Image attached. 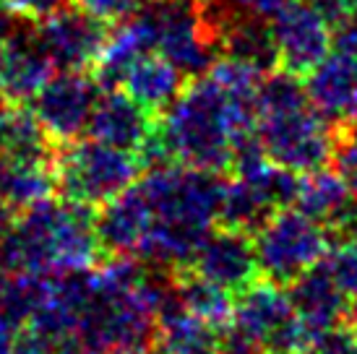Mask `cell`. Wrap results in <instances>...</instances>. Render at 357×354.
I'll return each mask as SVG.
<instances>
[{"label": "cell", "mask_w": 357, "mask_h": 354, "mask_svg": "<svg viewBox=\"0 0 357 354\" xmlns=\"http://www.w3.org/2000/svg\"><path fill=\"white\" fill-rule=\"evenodd\" d=\"M58 190L52 159L0 157V201L10 211H26Z\"/></svg>", "instance_id": "44dd1931"}, {"label": "cell", "mask_w": 357, "mask_h": 354, "mask_svg": "<svg viewBox=\"0 0 357 354\" xmlns=\"http://www.w3.org/2000/svg\"><path fill=\"white\" fill-rule=\"evenodd\" d=\"M339 229H344V235H347L349 243H357V203H352L349 214L344 217V222L339 224Z\"/></svg>", "instance_id": "d590c367"}, {"label": "cell", "mask_w": 357, "mask_h": 354, "mask_svg": "<svg viewBox=\"0 0 357 354\" xmlns=\"http://www.w3.org/2000/svg\"><path fill=\"white\" fill-rule=\"evenodd\" d=\"M55 339L45 336L42 331L26 325V331H21L19 336H13V349L10 354H52Z\"/></svg>", "instance_id": "4dcf8cb0"}, {"label": "cell", "mask_w": 357, "mask_h": 354, "mask_svg": "<svg viewBox=\"0 0 357 354\" xmlns=\"http://www.w3.org/2000/svg\"><path fill=\"white\" fill-rule=\"evenodd\" d=\"M185 84H188V79L162 52L151 49V52H144L141 58H136L120 88L128 91L139 105L151 109L159 118L178 99Z\"/></svg>", "instance_id": "ffe728a7"}, {"label": "cell", "mask_w": 357, "mask_h": 354, "mask_svg": "<svg viewBox=\"0 0 357 354\" xmlns=\"http://www.w3.org/2000/svg\"><path fill=\"white\" fill-rule=\"evenodd\" d=\"M91 206L76 201H42L0 237V271L8 274H66L86 271L102 250Z\"/></svg>", "instance_id": "3957f363"}, {"label": "cell", "mask_w": 357, "mask_h": 354, "mask_svg": "<svg viewBox=\"0 0 357 354\" xmlns=\"http://www.w3.org/2000/svg\"><path fill=\"white\" fill-rule=\"evenodd\" d=\"M157 354H219V334L180 302L178 286L157 313Z\"/></svg>", "instance_id": "d6986e66"}, {"label": "cell", "mask_w": 357, "mask_h": 354, "mask_svg": "<svg viewBox=\"0 0 357 354\" xmlns=\"http://www.w3.org/2000/svg\"><path fill=\"white\" fill-rule=\"evenodd\" d=\"M279 68L305 79L331 52V26L310 0H292L271 19Z\"/></svg>", "instance_id": "30bf717a"}, {"label": "cell", "mask_w": 357, "mask_h": 354, "mask_svg": "<svg viewBox=\"0 0 357 354\" xmlns=\"http://www.w3.org/2000/svg\"><path fill=\"white\" fill-rule=\"evenodd\" d=\"M66 3L68 0H8V6H13L21 16H26L31 21H40L45 16H50L58 8H63Z\"/></svg>", "instance_id": "836d02e7"}, {"label": "cell", "mask_w": 357, "mask_h": 354, "mask_svg": "<svg viewBox=\"0 0 357 354\" xmlns=\"http://www.w3.org/2000/svg\"><path fill=\"white\" fill-rule=\"evenodd\" d=\"M144 13L154 29L157 52L185 79L206 76L219 60V37L201 0H146Z\"/></svg>", "instance_id": "5b68a950"}, {"label": "cell", "mask_w": 357, "mask_h": 354, "mask_svg": "<svg viewBox=\"0 0 357 354\" xmlns=\"http://www.w3.org/2000/svg\"><path fill=\"white\" fill-rule=\"evenodd\" d=\"M55 66L37 42V21H31L13 42L0 49V99L31 102L52 79Z\"/></svg>", "instance_id": "5bb4252c"}, {"label": "cell", "mask_w": 357, "mask_h": 354, "mask_svg": "<svg viewBox=\"0 0 357 354\" xmlns=\"http://www.w3.org/2000/svg\"><path fill=\"white\" fill-rule=\"evenodd\" d=\"M253 247L258 271L277 284H289L328 256L331 237L326 224L287 206L279 208L253 235Z\"/></svg>", "instance_id": "52a82bcc"}, {"label": "cell", "mask_w": 357, "mask_h": 354, "mask_svg": "<svg viewBox=\"0 0 357 354\" xmlns=\"http://www.w3.org/2000/svg\"><path fill=\"white\" fill-rule=\"evenodd\" d=\"M151 222L154 214L149 201L133 183L118 198L100 206V214L94 217V229L102 250H107L109 256H136L139 245L151 229Z\"/></svg>", "instance_id": "9a60e30c"}, {"label": "cell", "mask_w": 357, "mask_h": 354, "mask_svg": "<svg viewBox=\"0 0 357 354\" xmlns=\"http://www.w3.org/2000/svg\"><path fill=\"white\" fill-rule=\"evenodd\" d=\"M287 295L298 318L316 334L347 321V292L342 289L337 276L331 274L326 261L292 279Z\"/></svg>", "instance_id": "e0dca14e"}, {"label": "cell", "mask_w": 357, "mask_h": 354, "mask_svg": "<svg viewBox=\"0 0 357 354\" xmlns=\"http://www.w3.org/2000/svg\"><path fill=\"white\" fill-rule=\"evenodd\" d=\"M175 276V286H178L180 302L188 307L193 315H199L201 321L214 325L217 331H225L232 321V310H235V300L232 292L222 289V286L211 284L199 274H193L190 268H180L172 271Z\"/></svg>", "instance_id": "d4e9b609"}, {"label": "cell", "mask_w": 357, "mask_h": 354, "mask_svg": "<svg viewBox=\"0 0 357 354\" xmlns=\"http://www.w3.org/2000/svg\"><path fill=\"white\" fill-rule=\"evenodd\" d=\"M326 266L331 268V274L337 276V282L347 295H357V243H344V245L328 250V256L324 258Z\"/></svg>", "instance_id": "83f0119b"}, {"label": "cell", "mask_w": 357, "mask_h": 354, "mask_svg": "<svg viewBox=\"0 0 357 354\" xmlns=\"http://www.w3.org/2000/svg\"><path fill=\"white\" fill-rule=\"evenodd\" d=\"M347 323L352 325L357 331V295H355V300L349 302V310H347Z\"/></svg>", "instance_id": "f35d334b"}, {"label": "cell", "mask_w": 357, "mask_h": 354, "mask_svg": "<svg viewBox=\"0 0 357 354\" xmlns=\"http://www.w3.org/2000/svg\"><path fill=\"white\" fill-rule=\"evenodd\" d=\"M305 91L310 105L324 118L347 128L357 123V55L331 49L326 58L305 76Z\"/></svg>", "instance_id": "7c38bea8"}, {"label": "cell", "mask_w": 357, "mask_h": 354, "mask_svg": "<svg viewBox=\"0 0 357 354\" xmlns=\"http://www.w3.org/2000/svg\"><path fill=\"white\" fill-rule=\"evenodd\" d=\"M73 3H79L81 8L94 13L97 19L107 21V24H118V21L133 16L146 0H73Z\"/></svg>", "instance_id": "f546056e"}, {"label": "cell", "mask_w": 357, "mask_h": 354, "mask_svg": "<svg viewBox=\"0 0 357 354\" xmlns=\"http://www.w3.org/2000/svg\"><path fill=\"white\" fill-rule=\"evenodd\" d=\"M52 354H89V352H86V346L81 344L79 336L70 334V336H63V339H55Z\"/></svg>", "instance_id": "e575fe53"}, {"label": "cell", "mask_w": 357, "mask_h": 354, "mask_svg": "<svg viewBox=\"0 0 357 354\" xmlns=\"http://www.w3.org/2000/svg\"><path fill=\"white\" fill-rule=\"evenodd\" d=\"M109 24L68 0L37 21V42L58 70H91L107 45Z\"/></svg>", "instance_id": "ba28073f"}, {"label": "cell", "mask_w": 357, "mask_h": 354, "mask_svg": "<svg viewBox=\"0 0 357 354\" xmlns=\"http://www.w3.org/2000/svg\"><path fill=\"white\" fill-rule=\"evenodd\" d=\"M109 354H149L146 349H139V352H109Z\"/></svg>", "instance_id": "ab89813d"}, {"label": "cell", "mask_w": 357, "mask_h": 354, "mask_svg": "<svg viewBox=\"0 0 357 354\" xmlns=\"http://www.w3.org/2000/svg\"><path fill=\"white\" fill-rule=\"evenodd\" d=\"M102 88L91 70H60L31 99L34 112L55 144H68L81 138L89 128L91 112Z\"/></svg>", "instance_id": "9c48e42d"}, {"label": "cell", "mask_w": 357, "mask_h": 354, "mask_svg": "<svg viewBox=\"0 0 357 354\" xmlns=\"http://www.w3.org/2000/svg\"><path fill=\"white\" fill-rule=\"evenodd\" d=\"M58 144L26 102L0 99V157L52 159Z\"/></svg>", "instance_id": "7402d4cb"}, {"label": "cell", "mask_w": 357, "mask_h": 354, "mask_svg": "<svg viewBox=\"0 0 357 354\" xmlns=\"http://www.w3.org/2000/svg\"><path fill=\"white\" fill-rule=\"evenodd\" d=\"M13 214H16V211H10V208L0 201V237L6 235V232L10 229V224L16 222V217H13Z\"/></svg>", "instance_id": "8d00e7d4"}, {"label": "cell", "mask_w": 357, "mask_h": 354, "mask_svg": "<svg viewBox=\"0 0 357 354\" xmlns=\"http://www.w3.org/2000/svg\"><path fill=\"white\" fill-rule=\"evenodd\" d=\"M310 354H357V331L349 323L331 325L316 334Z\"/></svg>", "instance_id": "f1b7e54d"}, {"label": "cell", "mask_w": 357, "mask_h": 354, "mask_svg": "<svg viewBox=\"0 0 357 354\" xmlns=\"http://www.w3.org/2000/svg\"><path fill=\"white\" fill-rule=\"evenodd\" d=\"M29 24H31V19L21 16L13 6H8V0H0V49L6 47L8 42L16 40Z\"/></svg>", "instance_id": "1f68e13d"}, {"label": "cell", "mask_w": 357, "mask_h": 354, "mask_svg": "<svg viewBox=\"0 0 357 354\" xmlns=\"http://www.w3.org/2000/svg\"><path fill=\"white\" fill-rule=\"evenodd\" d=\"M337 133V125H331L310 102L258 115L256 125V136L266 157L298 175L331 164Z\"/></svg>", "instance_id": "8992f818"}, {"label": "cell", "mask_w": 357, "mask_h": 354, "mask_svg": "<svg viewBox=\"0 0 357 354\" xmlns=\"http://www.w3.org/2000/svg\"><path fill=\"white\" fill-rule=\"evenodd\" d=\"M334 169H337L342 180L347 183L352 196L357 198V123L339 128L337 133V148H334Z\"/></svg>", "instance_id": "4316f807"}, {"label": "cell", "mask_w": 357, "mask_h": 354, "mask_svg": "<svg viewBox=\"0 0 357 354\" xmlns=\"http://www.w3.org/2000/svg\"><path fill=\"white\" fill-rule=\"evenodd\" d=\"M238 295L240 297L235 300L229 328H235L238 334H243L264 352L271 336L287 321L295 318V307L289 302V295L271 279L253 282Z\"/></svg>", "instance_id": "2e32d148"}, {"label": "cell", "mask_w": 357, "mask_h": 354, "mask_svg": "<svg viewBox=\"0 0 357 354\" xmlns=\"http://www.w3.org/2000/svg\"><path fill=\"white\" fill-rule=\"evenodd\" d=\"M287 3H292V0H287Z\"/></svg>", "instance_id": "60d3db41"}, {"label": "cell", "mask_w": 357, "mask_h": 354, "mask_svg": "<svg viewBox=\"0 0 357 354\" xmlns=\"http://www.w3.org/2000/svg\"><path fill=\"white\" fill-rule=\"evenodd\" d=\"M310 3L324 13L328 26L344 19H357V0H310Z\"/></svg>", "instance_id": "d6a6232c"}, {"label": "cell", "mask_w": 357, "mask_h": 354, "mask_svg": "<svg viewBox=\"0 0 357 354\" xmlns=\"http://www.w3.org/2000/svg\"><path fill=\"white\" fill-rule=\"evenodd\" d=\"M355 203V196L337 169H313L300 180L295 206L326 226H339Z\"/></svg>", "instance_id": "603a6c76"}, {"label": "cell", "mask_w": 357, "mask_h": 354, "mask_svg": "<svg viewBox=\"0 0 357 354\" xmlns=\"http://www.w3.org/2000/svg\"><path fill=\"white\" fill-rule=\"evenodd\" d=\"M219 58L245 63L258 73L279 68V49L271 19L256 10H238L219 24Z\"/></svg>", "instance_id": "ac0fdd59"}, {"label": "cell", "mask_w": 357, "mask_h": 354, "mask_svg": "<svg viewBox=\"0 0 357 354\" xmlns=\"http://www.w3.org/2000/svg\"><path fill=\"white\" fill-rule=\"evenodd\" d=\"M188 268L193 274H199L201 279L227 289L232 295L250 286L261 274L250 235L232 229V226H222L217 232L211 229L196 250Z\"/></svg>", "instance_id": "8fae6325"}, {"label": "cell", "mask_w": 357, "mask_h": 354, "mask_svg": "<svg viewBox=\"0 0 357 354\" xmlns=\"http://www.w3.org/2000/svg\"><path fill=\"white\" fill-rule=\"evenodd\" d=\"M154 214L136 256L162 271L188 268L201 243L219 222L227 180L222 172L169 162L149 167L136 180Z\"/></svg>", "instance_id": "6da1fadb"}, {"label": "cell", "mask_w": 357, "mask_h": 354, "mask_svg": "<svg viewBox=\"0 0 357 354\" xmlns=\"http://www.w3.org/2000/svg\"><path fill=\"white\" fill-rule=\"evenodd\" d=\"M154 128H157V115L151 109L139 105L123 88H107L97 99L86 130L102 144L139 154V148L146 144Z\"/></svg>", "instance_id": "4fadbf2b"}, {"label": "cell", "mask_w": 357, "mask_h": 354, "mask_svg": "<svg viewBox=\"0 0 357 354\" xmlns=\"http://www.w3.org/2000/svg\"><path fill=\"white\" fill-rule=\"evenodd\" d=\"M279 208L264 196V190L243 177H232L225 185L222 206H219V222L222 226H232L240 232L256 235Z\"/></svg>", "instance_id": "cb8c5ba5"}, {"label": "cell", "mask_w": 357, "mask_h": 354, "mask_svg": "<svg viewBox=\"0 0 357 354\" xmlns=\"http://www.w3.org/2000/svg\"><path fill=\"white\" fill-rule=\"evenodd\" d=\"M13 349V328L0 323V354H10Z\"/></svg>", "instance_id": "74e56055"}, {"label": "cell", "mask_w": 357, "mask_h": 354, "mask_svg": "<svg viewBox=\"0 0 357 354\" xmlns=\"http://www.w3.org/2000/svg\"><path fill=\"white\" fill-rule=\"evenodd\" d=\"M256 94H229L214 76L190 79L178 99L157 118L169 157L188 167L225 172L240 136L256 133Z\"/></svg>", "instance_id": "7a4b0ae2"}, {"label": "cell", "mask_w": 357, "mask_h": 354, "mask_svg": "<svg viewBox=\"0 0 357 354\" xmlns=\"http://www.w3.org/2000/svg\"><path fill=\"white\" fill-rule=\"evenodd\" d=\"M52 164L63 198L91 208L118 198L144 172V164L133 151L102 144L97 138L58 144Z\"/></svg>", "instance_id": "277c9868"}, {"label": "cell", "mask_w": 357, "mask_h": 354, "mask_svg": "<svg viewBox=\"0 0 357 354\" xmlns=\"http://www.w3.org/2000/svg\"><path fill=\"white\" fill-rule=\"evenodd\" d=\"M307 354H310V352H307Z\"/></svg>", "instance_id": "b9f144b4"}, {"label": "cell", "mask_w": 357, "mask_h": 354, "mask_svg": "<svg viewBox=\"0 0 357 354\" xmlns=\"http://www.w3.org/2000/svg\"><path fill=\"white\" fill-rule=\"evenodd\" d=\"M47 274H8L0 271V323L19 331L29 325L45 292Z\"/></svg>", "instance_id": "484cf974"}]
</instances>
